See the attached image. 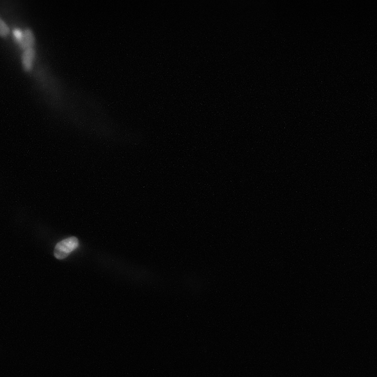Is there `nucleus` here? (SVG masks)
Returning a JSON list of instances; mask_svg holds the SVG:
<instances>
[{
	"instance_id": "f257e3e1",
	"label": "nucleus",
	"mask_w": 377,
	"mask_h": 377,
	"mask_svg": "<svg viewBox=\"0 0 377 377\" xmlns=\"http://www.w3.org/2000/svg\"><path fill=\"white\" fill-rule=\"evenodd\" d=\"M79 246V241L76 237H70L57 243L54 250L55 257L58 260H64Z\"/></svg>"
},
{
	"instance_id": "f03ea898",
	"label": "nucleus",
	"mask_w": 377,
	"mask_h": 377,
	"mask_svg": "<svg viewBox=\"0 0 377 377\" xmlns=\"http://www.w3.org/2000/svg\"><path fill=\"white\" fill-rule=\"evenodd\" d=\"M20 47L23 49H27L33 47L35 43V38L34 34L31 29L26 28L23 33H22L21 38L17 41Z\"/></svg>"
},
{
	"instance_id": "7ed1b4c3",
	"label": "nucleus",
	"mask_w": 377,
	"mask_h": 377,
	"mask_svg": "<svg viewBox=\"0 0 377 377\" xmlns=\"http://www.w3.org/2000/svg\"><path fill=\"white\" fill-rule=\"evenodd\" d=\"M35 51L33 47L25 49L22 55V63L25 70H30L33 66Z\"/></svg>"
},
{
	"instance_id": "20e7f679",
	"label": "nucleus",
	"mask_w": 377,
	"mask_h": 377,
	"mask_svg": "<svg viewBox=\"0 0 377 377\" xmlns=\"http://www.w3.org/2000/svg\"><path fill=\"white\" fill-rule=\"evenodd\" d=\"M9 33V28L5 22L0 18V36L5 37Z\"/></svg>"
}]
</instances>
